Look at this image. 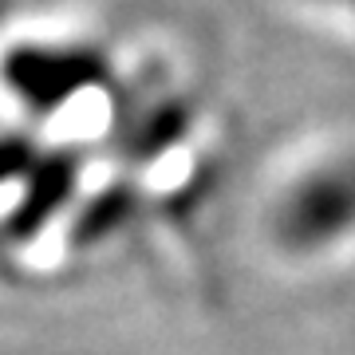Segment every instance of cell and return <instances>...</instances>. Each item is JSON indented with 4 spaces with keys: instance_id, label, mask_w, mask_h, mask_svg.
Returning <instances> with one entry per match:
<instances>
[{
    "instance_id": "obj_1",
    "label": "cell",
    "mask_w": 355,
    "mask_h": 355,
    "mask_svg": "<svg viewBox=\"0 0 355 355\" xmlns=\"http://www.w3.org/2000/svg\"><path fill=\"white\" fill-rule=\"evenodd\" d=\"M284 225L296 241H336L355 229V162L328 166L296 186L284 205Z\"/></svg>"
},
{
    "instance_id": "obj_2",
    "label": "cell",
    "mask_w": 355,
    "mask_h": 355,
    "mask_svg": "<svg viewBox=\"0 0 355 355\" xmlns=\"http://www.w3.org/2000/svg\"><path fill=\"white\" fill-rule=\"evenodd\" d=\"M336 4H347V8H355V0H336Z\"/></svg>"
}]
</instances>
